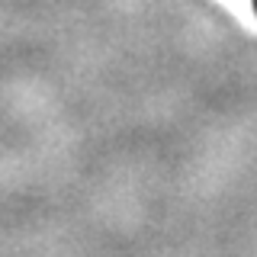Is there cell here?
I'll use <instances>...</instances> for the list:
<instances>
[{"mask_svg": "<svg viewBox=\"0 0 257 257\" xmlns=\"http://www.w3.org/2000/svg\"><path fill=\"white\" fill-rule=\"evenodd\" d=\"M254 10H257V0H254Z\"/></svg>", "mask_w": 257, "mask_h": 257, "instance_id": "6da1fadb", "label": "cell"}]
</instances>
